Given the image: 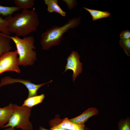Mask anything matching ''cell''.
<instances>
[{"label":"cell","mask_w":130,"mask_h":130,"mask_svg":"<svg viewBox=\"0 0 130 130\" xmlns=\"http://www.w3.org/2000/svg\"><path fill=\"white\" fill-rule=\"evenodd\" d=\"M16 105L11 103L3 107H0V127L4 128L8 122L15 110Z\"/></svg>","instance_id":"9c48e42d"},{"label":"cell","mask_w":130,"mask_h":130,"mask_svg":"<svg viewBox=\"0 0 130 130\" xmlns=\"http://www.w3.org/2000/svg\"><path fill=\"white\" fill-rule=\"evenodd\" d=\"M16 46L18 55L19 65L25 66L33 65L36 60L37 53L35 50V39L32 36L22 39L16 35L10 36Z\"/></svg>","instance_id":"3957f363"},{"label":"cell","mask_w":130,"mask_h":130,"mask_svg":"<svg viewBox=\"0 0 130 130\" xmlns=\"http://www.w3.org/2000/svg\"><path fill=\"white\" fill-rule=\"evenodd\" d=\"M81 21L80 17L69 19L61 26H54L46 30L41 34L40 44L42 49L48 50L54 46L58 45L64 34L69 29L77 27Z\"/></svg>","instance_id":"7a4b0ae2"},{"label":"cell","mask_w":130,"mask_h":130,"mask_svg":"<svg viewBox=\"0 0 130 130\" xmlns=\"http://www.w3.org/2000/svg\"><path fill=\"white\" fill-rule=\"evenodd\" d=\"M120 45L124 49L126 53L130 51V39H120Z\"/></svg>","instance_id":"d6986e66"},{"label":"cell","mask_w":130,"mask_h":130,"mask_svg":"<svg viewBox=\"0 0 130 130\" xmlns=\"http://www.w3.org/2000/svg\"><path fill=\"white\" fill-rule=\"evenodd\" d=\"M51 129L62 128L67 130H84V125H80L74 123L68 118L61 119L59 117H55L49 121Z\"/></svg>","instance_id":"ba28073f"},{"label":"cell","mask_w":130,"mask_h":130,"mask_svg":"<svg viewBox=\"0 0 130 130\" xmlns=\"http://www.w3.org/2000/svg\"><path fill=\"white\" fill-rule=\"evenodd\" d=\"M84 130H91L90 129H89L87 127H86L85 126Z\"/></svg>","instance_id":"603a6c76"},{"label":"cell","mask_w":130,"mask_h":130,"mask_svg":"<svg viewBox=\"0 0 130 130\" xmlns=\"http://www.w3.org/2000/svg\"><path fill=\"white\" fill-rule=\"evenodd\" d=\"M80 56L78 53L75 51H72L67 59V62L64 72L68 70L73 72V80L74 82L76 78L82 71V64L79 61Z\"/></svg>","instance_id":"52a82bcc"},{"label":"cell","mask_w":130,"mask_h":130,"mask_svg":"<svg viewBox=\"0 0 130 130\" xmlns=\"http://www.w3.org/2000/svg\"><path fill=\"white\" fill-rule=\"evenodd\" d=\"M10 32L19 37H26L36 31L40 24L38 15L34 8L23 10L20 13L5 18Z\"/></svg>","instance_id":"6da1fadb"},{"label":"cell","mask_w":130,"mask_h":130,"mask_svg":"<svg viewBox=\"0 0 130 130\" xmlns=\"http://www.w3.org/2000/svg\"><path fill=\"white\" fill-rule=\"evenodd\" d=\"M44 1L47 6V10L49 12H56L62 16L65 17L66 16V13L58 5V0H45Z\"/></svg>","instance_id":"7c38bea8"},{"label":"cell","mask_w":130,"mask_h":130,"mask_svg":"<svg viewBox=\"0 0 130 130\" xmlns=\"http://www.w3.org/2000/svg\"><path fill=\"white\" fill-rule=\"evenodd\" d=\"M31 110V108L16 104L13 113L4 128L10 127L22 130H32V125L29 120Z\"/></svg>","instance_id":"277c9868"},{"label":"cell","mask_w":130,"mask_h":130,"mask_svg":"<svg viewBox=\"0 0 130 130\" xmlns=\"http://www.w3.org/2000/svg\"><path fill=\"white\" fill-rule=\"evenodd\" d=\"M118 130H130V119L129 117L121 119L119 121Z\"/></svg>","instance_id":"e0dca14e"},{"label":"cell","mask_w":130,"mask_h":130,"mask_svg":"<svg viewBox=\"0 0 130 130\" xmlns=\"http://www.w3.org/2000/svg\"><path fill=\"white\" fill-rule=\"evenodd\" d=\"M0 32L9 36L11 33L9 32L7 21L0 16Z\"/></svg>","instance_id":"ac0fdd59"},{"label":"cell","mask_w":130,"mask_h":130,"mask_svg":"<svg viewBox=\"0 0 130 130\" xmlns=\"http://www.w3.org/2000/svg\"><path fill=\"white\" fill-rule=\"evenodd\" d=\"M45 97L44 94L27 98L25 100L22 105L32 108L33 107L41 103Z\"/></svg>","instance_id":"4fadbf2b"},{"label":"cell","mask_w":130,"mask_h":130,"mask_svg":"<svg viewBox=\"0 0 130 130\" xmlns=\"http://www.w3.org/2000/svg\"><path fill=\"white\" fill-rule=\"evenodd\" d=\"M37 130H67L62 128H56L53 129H48L40 126L39 129Z\"/></svg>","instance_id":"44dd1931"},{"label":"cell","mask_w":130,"mask_h":130,"mask_svg":"<svg viewBox=\"0 0 130 130\" xmlns=\"http://www.w3.org/2000/svg\"><path fill=\"white\" fill-rule=\"evenodd\" d=\"M98 113V109L95 107L90 108L84 111L80 115L74 118L69 119L72 122L80 125H84L87 120L92 117Z\"/></svg>","instance_id":"30bf717a"},{"label":"cell","mask_w":130,"mask_h":130,"mask_svg":"<svg viewBox=\"0 0 130 130\" xmlns=\"http://www.w3.org/2000/svg\"><path fill=\"white\" fill-rule=\"evenodd\" d=\"M14 3L16 6L23 10L32 8L35 2L34 0H14Z\"/></svg>","instance_id":"9a60e30c"},{"label":"cell","mask_w":130,"mask_h":130,"mask_svg":"<svg viewBox=\"0 0 130 130\" xmlns=\"http://www.w3.org/2000/svg\"><path fill=\"white\" fill-rule=\"evenodd\" d=\"M52 80L46 83L39 84H35L32 83L28 80H25L19 78H14L6 76L2 78L0 83V87L2 86L19 83L24 85L27 89L28 94L27 98L37 95V92L39 89L44 85L51 82Z\"/></svg>","instance_id":"8992f818"},{"label":"cell","mask_w":130,"mask_h":130,"mask_svg":"<svg viewBox=\"0 0 130 130\" xmlns=\"http://www.w3.org/2000/svg\"><path fill=\"white\" fill-rule=\"evenodd\" d=\"M120 39H130V31L128 30L122 31L120 34Z\"/></svg>","instance_id":"ffe728a7"},{"label":"cell","mask_w":130,"mask_h":130,"mask_svg":"<svg viewBox=\"0 0 130 130\" xmlns=\"http://www.w3.org/2000/svg\"><path fill=\"white\" fill-rule=\"evenodd\" d=\"M20 9L17 6H7L0 5V15L6 17L11 16L15 12Z\"/></svg>","instance_id":"2e32d148"},{"label":"cell","mask_w":130,"mask_h":130,"mask_svg":"<svg viewBox=\"0 0 130 130\" xmlns=\"http://www.w3.org/2000/svg\"><path fill=\"white\" fill-rule=\"evenodd\" d=\"M18 55L16 50L8 52L0 57V74L8 71L20 72Z\"/></svg>","instance_id":"5b68a950"},{"label":"cell","mask_w":130,"mask_h":130,"mask_svg":"<svg viewBox=\"0 0 130 130\" xmlns=\"http://www.w3.org/2000/svg\"><path fill=\"white\" fill-rule=\"evenodd\" d=\"M10 36L0 32V57L12 48Z\"/></svg>","instance_id":"8fae6325"},{"label":"cell","mask_w":130,"mask_h":130,"mask_svg":"<svg viewBox=\"0 0 130 130\" xmlns=\"http://www.w3.org/2000/svg\"><path fill=\"white\" fill-rule=\"evenodd\" d=\"M3 130H16L14 129V128H12L11 127H7V128H6Z\"/></svg>","instance_id":"7402d4cb"},{"label":"cell","mask_w":130,"mask_h":130,"mask_svg":"<svg viewBox=\"0 0 130 130\" xmlns=\"http://www.w3.org/2000/svg\"><path fill=\"white\" fill-rule=\"evenodd\" d=\"M83 8L89 12L92 17L93 21L104 18H108L111 15V13L107 11L90 9L85 7Z\"/></svg>","instance_id":"5bb4252c"}]
</instances>
